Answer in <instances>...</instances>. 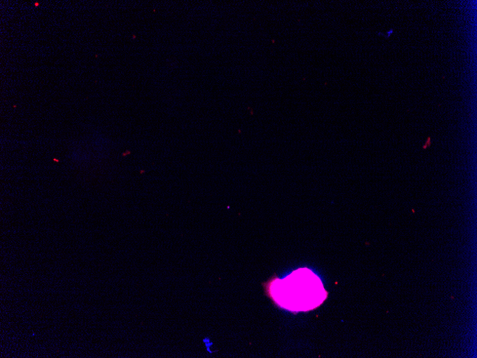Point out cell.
Segmentation results:
<instances>
[{
  "label": "cell",
  "instance_id": "cell-1",
  "mask_svg": "<svg viewBox=\"0 0 477 358\" xmlns=\"http://www.w3.org/2000/svg\"><path fill=\"white\" fill-rule=\"evenodd\" d=\"M263 286L274 303L291 312L315 309L328 296L320 278L307 268L295 270L283 280L272 278Z\"/></svg>",
  "mask_w": 477,
  "mask_h": 358
},
{
  "label": "cell",
  "instance_id": "cell-2",
  "mask_svg": "<svg viewBox=\"0 0 477 358\" xmlns=\"http://www.w3.org/2000/svg\"><path fill=\"white\" fill-rule=\"evenodd\" d=\"M394 29H391L389 31L387 32V37H389L391 34H393Z\"/></svg>",
  "mask_w": 477,
  "mask_h": 358
}]
</instances>
